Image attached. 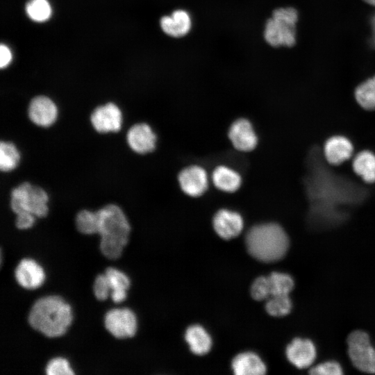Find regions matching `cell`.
<instances>
[{
	"label": "cell",
	"instance_id": "obj_1",
	"mask_svg": "<svg viewBox=\"0 0 375 375\" xmlns=\"http://www.w3.org/2000/svg\"><path fill=\"white\" fill-rule=\"evenodd\" d=\"M72 320L70 306L62 297L56 295L37 299L28 316L30 326L49 338L63 335Z\"/></svg>",
	"mask_w": 375,
	"mask_h": 375
},
{
	"label": "cell",
	"instance_id": "obj_2",
	"mask_svg": "<svg viewBox=\"0 0 375 375\" xmlns=\"http://www.w3.org/2000/svg\"><path fill=\"white\" fill-rule=\"evenodd\" d=\"M98 234L101 236L100 250L106 258L115 260L120 257L127 244L131 226L119 206L107 204L97 210Z\"/></svg>",
	"mask_w": 375,
	"mask_h": 375
},
{
	"label": "cell",
	"instance_id": "obj_3",
	"mask_svg": "<svg viewBox=\"0 0 375 375\" xmlns=\"http://www.w3.org/2000/svg\"><path fill=\"white\" fill-rule=\"evenodd\" d=\"M246 244L249 253L265 262L281 259L289 247L288 237L277 224L268 223L253 226L247 234Z\"/></svg>",
	"mask_w": 375,
	"mask_h": 375
},
{
	"label": "cell",
	"instance_id": "obj_4",
	"mask_svg": "<svg viewBox=\"0 0 375 375\" xmlns=\"http://www.w3.org/2000/svg\"><path fill=\"white\" fill-rule=\"evenodd\" d=\"M298 12L288 7L274 10L265 25L263 36L272 47H292L296 42V23Z\"/></svg>",
	"mask_w": 375,
	"mask_h": 375
},
{
	"label": "cell",
	"instance_id": "obj_5",
	"mask_svg": "<svg viewBox=\"0 0 375 375\" xmlns=\"http://www.w3.org/2000/svg\"><path fill=\"white\" fill-rule=\"evenodd\" d=\"M49 196L42 188L23 182L13 188L10 193V208L15 213L28 212L36 217L47 215Z\"/></svg>",
	"mask_w": 375,
	"mask_h": 375
},
{
	"label": "cell",
	"instance_id": "obj_6",
	"mask_svg": "<svg viewBox=\"0 0 375 375\" xmlns=\"http://www.w3.org/2000/svg\"><path fill=\"white\" fill-rule=\"evenodd\" d=\"M348 353L353 365L360 371L375 373V348L369 335L362 331H354L347 338Z\"/></svg>",
	"mask_w": 375,
	"mask_h": 375
},
{
	"label": "cell",
	"instance_id": "obj_7",
	"mask_svg": "<svg viewBox=\"0 0 375 375\" xmlns=\"http://www.w3.org/2000/svg\"><path fill=\"white\" fill-rule=\"evenodd\" d=\"M106 328L115 338L124 339L133 337L137 330V319L129 308H113L104 318Z\"/></svg>",
	"mask_w": 375,
	"mask_h": 375
},
{
	"label": "cell",
	"instance_id": "obj_8",
	"mask_svg": "<svg viewBox=\"0 0 375 375\" xmlns=\"http://www.w3.org/2000/svg\"><path fill=\"white\" fill-rule=\"evenodd\" d=\"M122 112L114 103L97 107L90 115V122L94 129L99 133H115L122 125Z\"/></svg>",
	"mask_w": 375,
	"mask_h": 375
},
{
	"label": "cell",
	"instance_id": "obj_9",
	"mask_svg": "<svg viewBox=\"0 0 375 375\" xmlns=\"http://www.w3.org/2000/svg\"><path fill=\"white\" fill-rule=\"evenodd\" d=\"M58 108L48 97L33 98L28 107L29 119L35 125L47 128L55 123L58 117Z\"/></svg>",
	"mask_w": 375,
	"mask_h": 375
},
{
	"label": "cell",
	"instance_id": "obj_10",
	"mask_svg": "<svg viewBox=\"0 0 375 375\" xmlns=\"http://www.w3.org/2000/svg\"><path fill=\"white\" fill-rule=\"evenodd\" d=\"M126 142L132 151L139 154H145L155 149L156 135L149 124L138 123L128 129Z\"/></svg>",
	"mask_w": 375,
	"mask_h": 375
},
{
	"label": "cell",
	"instance_id": "obj_11",
	"mask_svg": "<svg viewBox=\"0 0 375 375\" xmlns=\"http://www.w3.org/2000/svg\"><path fill=\"white\" fill-rule=\"evenodd\" d=\"M178 182L185 194L194 197L203 194L208 185L206 170L198 165L183 169L178 174Z\"/></svg>",
	"mask_w": 375,
	"mask_h": 375
},
{
	"label": "cell",
	"instance_id": "obj_12",
	"mask_svg": "<svg viewBox=\"0 0 375 375\" xmlns=\"http://www.w3.org/2000/svg\"><path fill=\"white\" fill-rule=\"evenodd\" d=\"M228 138L235 149L249 151L257 145L258 138L251 122L246 119H238L231 126Z\"/></svg>",
	"mask_w": 375,
	"mask_h": 375
},
{
	"label": "cell",
	"instance_id": "obj_13",
	"mask_svg": "<svg viewBox=\"0 0 375 375\" xmlns=\"http://www.w3.org/2000/svg\"><path fill=\"white\" fill-rule=\"evenodd\" d=\"M215 232L224 240L237 237L242 231L243 219L241 215L226 209L219 210L213 218Z\"/></svg>",
	"mask_w": 375,
	"mask_h": 375
},
{
	"label": "cell",
	"instance_id": "obj_14",
	"mask_svg": "<svg viewBox=\"0 0 375 375\" xmlns=\"http://www.w3.org/2000/svg\"><path fill=\"white\" fill-rule=\"evenodd\" d=\"M286 356L295 367L303 369L310 366L316 357V349L308 339L295 338L287 347Z\"/></svg>",
	"mask_w": 375,
	"mask_h": 375
},
{
	"label": "cell",
	"instance_id": "obj_15",
	"mask_svg": "<svg viewBox=\"0 0 375 375\" xmlns=\"http://www.w3.org/2000/svg\"><path fill=\"white\" fill-rule=\"evenodd\" d=\"M15 276L18 284L24 288L33 290L40 287L44 280L42 267L30 258L21 260L15 270Z\"/></svg>",
	"mask_w": 375,
	"mask_h": 375
},
{
	"label": "cell",
	"instance_id": "obj_16",
	"mask_svg": "<svg viewBox=\"0 0 375 375\" xmlns=\"http://www.w3.org/2000/svg\"><path fill=\"white\" fill-rule=\"evenodd\" d=\"M160 25L166 35L174 38H180L190 32L192 27V19L186 10L176 9L169 15L162 17Z\"/></svg>",
	"mask_w": 375,
	"mask_h": 375
},
{
	"label": "cell",
	"instance_id": "obj_17",
	"mask_svg": "<svg viewBox=\"0 0 375 375\" xmlns=\"http://www.w3.org/2000/svg\"><path fill=\"white\" fill-rule=\"evenodd\" d=\"M353 152L351 141L346 137L335 135L328 138L324 147L326 160L331 165H338L349 160Z\"/></svg>",
	"mask_w": 375,
	"mask_h": 375
},
{
	"label": "cell",
	"instance_id": "obj_18",
	"mask_svg": "<svg viewBox=\"0 0 375 375\" xmlns=\"http://www.w3.org/2000/svg\"><path fill=\"white\" fill-rule=\"evenodd\" d=\"M232 368L236 375H262L266 372L264 362L260 357L251 352L236 356L233 360Z\"/></svg>",
	"mask_w": 375,
	"mask_h": 375
},
{
	"label": "cell",
	"instance_id": "obj_19",
	"mask_svg": "<svg viewBox=\"0 0 375 375\" xmlns=\"http://www.w3.org/2000/svg\"><path fill=\"white\" fill-rule=\"evenodd\" d=\"M212 178L216 188L226 192L236 191L242 182L241 177L237 172L224 165L215 169Z\"/></svg>",
	"mask_w": 375,
	"mask_h": 375
},
{
	"label": "cell",
	"instance_id": "obj_20",
	"mask_svg": "<svg viewBox=\"0 0 375 375\" xmlns=\"http://www.w3.org/2000/svg\"><path fill=\"white\" fill-rule=\"evenodd\" d=\"M191 351L197 355L207 353L210 349L212 342L206 330L199 325L190 326L185 335Z\"/></svg>",
	"mask_w": 375,
	"mask_h": 375
},
{
	"label": "cell",
	"instance_id": "obj_21",
	"mask_svg": "<svg viewBox=\"0 0 375 375\" xmlns=\"http://www.w3.org/2000/svg\"><path fill=\"white\" fill-rule=\"evenodd\" d=\"M354 172L367 183L375 182V155L372 151L365 150L359 152L352 163Z\"/></svg>",
	"mask_w": 375,
	"mask_h": 375
},
{
	"label": "cell",
	"instance_id": "obj_22",
	"mask_svg": "<svg viewBox=\"0 0 375 375\" xmlns=\"http://www.w3.org/2000/svg\"><path fill=\"white\" fill-rule=\"evenodd\" d=\"M105 274L110 284L112 301L115 303L124 301L126 297V290L130 285L128 276L113 267H108L106 269Z\"/></svg>",
	"mask_w": 375,
	"mask_h": 375
},
{
	"label": "cell",
	"instance_id": "obj_23",
	"mask_svg": "<svg viewBox=\"0 0 375 375\" xmlns=\"http://www.w3.org/2000/svg\"><path fill=\"white\" fill-rule=\"evenodd\" d=\"M358 103L364 109H375V76L360 84L355 90Z\"/></svg>",
	"mask_w": 375,
	"mask_h": 375
},
{
	"label": "cell",
	"instance_id": "obj_24",
	"mask_svg": "<svg viewBox=\"0 0 375 375\" xmlns=\"http://www.w3.org/2000/svg\"><path fill=\"white\" fill-rule=\"evenodd\" d=\"M20 160V153L16 146L10 142L0 143V169L8 172L15 169Z\"/></svg>",
	"mask_w": 375,
	"mask_h": 375
},
{
	"label": "cell",
	"instance_id": "obj_25",
	"mask_svg": "<svg viewBox=\"0 0 375 375\" xmlns=\"http://www.w3.org/2000/svg\"><path fill=\"white\" fill-rule=\"evenodd\" d=\"M76 226L79 232L83 234L98 233L99 215L97 210L91 211L83 209L76 216Z\"/></svg>",
	"mask_w": 375,
	"mask_h": 375
},
{
	"label": "cell",
	"instance_id": "obj_26",
	"mask_svg": "<svg viewBox=\"0 0 375 375\" xmlns=\"http://www.w3.org/2000/svg\"><path fill=\"white\" fill-rule=\"evenodd\" d=\"M26 12L33 21L43 22L51 17V8L47 0H30L26 5Z\"/></svg>",
	"mask_w": 375,
	"mask_h": 375
},
{
	"label": "cell",
	"instance_id": "obj_27",
	"mask_svg": "<svg viewBox=\"0 0 375 375\" xmlns=\"http://www.w3.org/2000/svg\"><path fill=\"white\" fill-rule=\"evenodd\" d=\"M268 278L271 286L272 296L288 295L294 288V281L289 274L273 272Z\"/></svg>",
	"mask_w": 375,
	"mask_h": 375
},
{
	"label": "cell",
	"instance_id": "obj_28",
	"mask_svg": "<svg viewBox=\"0 0 375 375\" xmlns=\"http://www.w3.org/2000/svg\"><path fill=\"white\" fill-rule=\"evenodd\" d=\"M267 312L274 317L288 315L292 308V302L288 295H272L265 304Z\"/></svg>",
	"mask_w": 375,
	"mask_h": 375
},
{
	"label": "cell",
	"instance_id": "obj_29",
	"mask_svg": "<svg viewBox=\"0 0 375 375\" xmlns=\"http://www.w3.org/2000/svg\"><path fill=\"white\" fill-rule=\"evenodd\" d=\"M251 294L257 301L267 299L271 297L272 291L269 278L260 276L256 278L251 285Z\"/></svg>",
	"mask_w": 375,
	"mask_h": 375
},
{
	"label": "cell",
	"instance_id": "obj_30",
	"mask_svg": "<svg viewBox=\"0 0 375 375\" xmlns=\"http://www.w3.org/2000/svg\"><path fill=\"white\" fill-rule=\"evenodd\" d=\"M45 372L48 375L74 374L68 361L63 358H54L50 360L46 366Z\"/></svg>",
	"mask_w": 375,
	"mask_h": 375
},
{
	"label": "cell",
	"instance_id": "obj_31",
	"mask_svg": "<svg viewBox=\"0 0 375 375\" xmlns=\"http://www.w3.org/2000/svg\"><path fill=\"white\" fill-rule=\"evenodd\" d=\"M342 373L340 365L335 361L320 363L310 369V374L313 375H341Z\"/></svg>",
	"mask_w": 375,
	"mask_h": 375
},
{
	"label": "cell",
	"instance_id": "obj_32",
	"mask_svg": "<svg viewBox=\"0 0 375 375\" xmlns=\"http://www.w3.org/2000/svg\"><path fill=\"white\" fill-rule=\"evenodd\" d=\"M111 292L110 284L106 274L97 276L94 283V293L96 298L103 301L108 298Z\"/></svg>",
	"mask_w": 375,
	"mask_h": 375
},
{
	"label": "cell",
	"instance_id": "obj_33",
	"mask_svg": "<svg viewBox=\"0 0 375 375\" xmlns=\"http://www.w3.org/2000/svg\"><path fill=\"white\" fill-rule=\"evenodd\" d=\"M15 225L19 229H27L33 226L35 216L28 212H21L16 214Z\"/></svg>",
	"mask_w": 375,
	"mask_h": 375
},
{
	"label": "cell",
	"instance_id": "obj_34",
	"mask_svg": "<svg viewBox=\"0 0 375 375\" xmlns=\"http://www.w3.org/2000/svg\"><path fill=\"white\" fill-rule=\"evenodd\" d=\"M12 59V54L8 47L3 44L0 46V67H7Z\"/></svg>",
	"mask_w": 375,
	"mask_h": 375
},
{
	"label": "cell",
	"instance_id": "obj_35",
	"mask_svg": "<svg viewBox=\"0 0 375 375\" xmlns=\"http://www.w3.org/2000/svg\"><path fill=\"white\" fill-rule=\"evenodd\" d=\"M372 28H373V42L375 44V15L372 19Z\"/></svg>",
	"mask_w": 375,
	"mask_h": 375
},
{
	"label": "cell",
	"instance_id": "obj_36",
	"mask_svg": "<svg viewBox=\"0 0 375 375\" xmlns=\"http://www.w3.org/2000/svg\"><path fill=\"white\" fill-rule=\"evenodd\" d=\"M366 3L375 6V0H364Z\"/></svg>",
	"mask_w": 375,
	"mask_h": 375
}]
</instances>
